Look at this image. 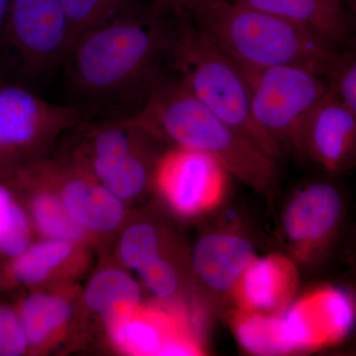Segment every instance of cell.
Listing matches in <instances>:
<instances>
[{
  "label": "cell",
  "mask_w": 356,
  "mask_h": 356,
  "mask_svg": "<svg viewBox=\"0 0 356 356\" xmlns=\"http://www.w3.org/2000/svg\"><path fill=\"white\" fill-rule=\"evenodd\" d=\"M31 220L0 177V254L10 259L31 245Z\"/></svg>",
  "instance_id": "22"
},
{
  "label": "cell",
  "mask_w": 356,
  "mask_h": 356,
  "mask_svg": "<svg viewBox=\"0 0 356 356\" xmlns=\"http://www.w3.org/2000/svg\"><path fill=\"white\" fill-rule=\"evenodd\" d=\"M27 339L29 353L47 346L72 317V304L49 293H33L15 306Z\"/></svg>",
  "instance_id": "18"
},
{
  "label": "cell",
  "mask_w": 356,
  "mask_h": 356,
  "mask_svg": "<svg viewBox=\"0 0 356 356\" xmlns=\"http://www.w3.org/2000/svg\"><path fill=\"white\" fill-rule=\"evenodd\" d=\"M165 1L178 8H191V7L198 6V4L209 1V0H165Z\"/></svg>",
  "instance_id": "28"
},
{
  "label": "cell",
  "mask_w": 356,
  "mask_h": 356,
  "mask_svg": "<svg viewBox=\"0 0 356 356\" xmlns=\"http://www.w3.org/2000/svg\"><path fill=\"white\" fill-rule=\"evenodd\" d=\"M329 83L332 90L356 114V47L341 53Z\"/></svg>",
  "instance_id": "26"
},
{
  "label": "cell",
  "mask_w": 356,
  "mask_h": 356,
  "mask_svg": "<svg viewBox=\"0 0 356 356\" xmlns=\"http://www.w3.org/2000/svg\"><path fill=\"white\" fill-rule=\"evenodd\" d=\"M140 288L125 271L117 268L104 269L89 281L84 300L91 311L103 318L130 311L140 304Z\"/></svg>",
  "instance_id": "20"
},
{
  "label": "cell",
  "mask_w": 356,
  "mask_h": 356,
  "mask_svg": "<svg viewBox=\"0 0 356 356\" xmlns=\"http://www.w3.org/2000/svg\"><path fill=\"white\" fill-rule=\"evenodd\" d=\"M353 321V301L343 290L330 286L309 290L278 315L283 355L311 353L339 343Z\"/></svg>",
  "instance_id": "11"
},
{
  "label": "cell",
  "mask_w": 356,
  "mask_h": 356,
  "mask_svg": "<svg viewBox=\"0 0 356 356\" xmlns=\"http://www.w3.org/2000/svg\"><path fill=\"white\" fill-rule=\"evenodd\" d=\"M29 353L15 307L0 304V356H22Z\"/></svg>",
  "instance_id": "27"
},
{
  "label": "cell",
  "mask_w": 356,
  "mask_h": 356,
  "mask_svg": "<svg viewBox=\"0 0 356 356\" xmlns=\"http://www.w3.org/2000/svg\"><path fill=\"white\" fill-rule=\"evenodd\" d=\"M86 116L79 107L49 102L27 84L0 76V175L37 161L58 134Z\"/></svg>",
  "instance_id": "7"
},
{
  "label": "cell",
  "mask_w": 356,
  "mask_h": 356,
  "mask_svg": "<svg viewBox=\"0 0 356 356\" xmlns=\"http://www.w3.org/2000/svg\"><path fill=\"white\" fill-rule=\"evenodd\" d=\"M147 0H60L74 41L79 35L109 21L145 13L154 6Z\"/></svg>",
  "instance_id": "21"
},
{
  "label": "cell",
  "mask_w": 356,
  "mask_h": 356,
  "mask_svg": "<svg viewBox=\"0 0 356 356\" xmlns=\"http://www.w3.org/2000/svg\"><path fill=\"white\" fill-rule=\"evenodd\" d=\"M128 117L154 140L209 154L231 177L267 200L273 198L275 159L211 111L175 74H163Z\"/></svg>",
  "instance_id": "2"
},
{
  "label": "cell",
  "mask_w": 356,
  "mask_h": 356,
  "mask_svg": "<svg viewBox=\"0 0 356 356\" xmlns=\"http://www.w3.org/2000/svg\"><path fill=\"white\" fill-rule=\"evenodd\" d=\"M255 257L254 243L248 236L235 229H217L196 243L192 269L211 295L229 299L236 282Z\"/></svg>",
  "instance_id": "15"
},
{
  "label": "cell",
  "mask_w": 356,
  "mask_h": 356,
  "mask_svg": "<svg viewBox=\"0 0 356 356\" xmlns=\"http://www.w3.org/2000/svg\"><path fill=\"white\" fill-rule=\"evenodd\" d=\"M343 201L332 184L315 182L293 194L282 214L283 238L298 264L318 261L341 227Z\"/></svg>",
  "instance_id": "12"
},
{
  "label": "cell",
  "mask_w": 356,
  "mask_h": 356,
  "mask_svg": "<svg viewBox=\"0 0 356 356\" xmlns=\"http://www.w3.org/2000/svg\"><path fill=\"white\" fill-rule=\"evenodd\" d=\"M229 173L209 154L173 147L159 156L154 184L166 204L179 216L212 212L228 195Z\"/></svg>",
  "instance_id": "10"
},
{
  "label": "cell",
  "mask_w": 356,
  "mask_h": 356,
  "mask_svg": "<svg viewBox=\"0 0 356 356\" xmlns=\"http://www.w3.org/2000/svg\"><path fill=\"white\" fill-rule=\"evenodd\" d=\"M119 254L124 266L139 271L163 252V238L159 229L149 222L129 227L120 241Z\"/></svg>",
  "instance_id": "24"
},
{
  "label": "cell",
  "mask_w": 356,
  "mask_h": 356,
  "mask_svg": "<svg viewBox=\"0 0 356 356\" xmlns=\"http://www.w3.org/2000/svg\"><path fill=\"white\" fill-rule=\"evenodd\" d=\"M243 74L257 125L281 149L287 147L303 156L307 123L330 91L329 77L295 65Z\"/></svg>",
  "instance_id": "6"
},
{
  "label": "cell",
  "mask_w": 356,
  "mask_h": 356,
  "mask_svg": "<svg viewBox=\"0 0 356 356\" xmlns=\"http://www.w3.org/2000/svg\"><path fill=\"white\" fill-rule=\"evenodd\" d=\"M303 156L331 173L341 172L355 161L356 114L331 88L307 123Z\"/></svg>",
  "instance_id": "14"
},
{
  "label": "cell",
  "mask_w": 356,
  "mask_h": 356,
  "mask_svg": "<svg viewBox=\"0 0 356 356\" xmlns=\"http://www.w3.org/2000/svg\"><path fill=\"white\" fill-rule=\"evenodd\" d=\"M74 247L76 243L54 238L31 243L22 254L8 259L2 270V280L20 286L38 285L72 257Z\"/></svg>",
  "instance_id": "19"
},
{
  "label": "cell",
  "mask_w": 356,
  "mask_h": 356,
  "mask_svg": "<svg viewBox=\"0 0 356 356\" xmlns=\"http://www.w3.org/2000/svg\"><path fill=\"white\" fill-rule=\"evenodd\" d=\"M170 28L168 65L196 97L218 117L275 161L283 149L252 116L250 88L234 60L211 42L184 11L161 4Z\"/></svg>",
  "instance_id": "4"
},
{
  "label": "cell",
  "mask_w": 356,
  "mask_h": 356,
  "mask_svg": "<svg viewBox=\"0 0 356 356\" xmlns=\"http://www.w3.org/2000/svg\"><path fill=\"white\" fill-rule=\"evenodd\" d=\"M299 283L298 264L290 255L257 257L236 282L229 301L238 313L280 314L296 298Z\"/></svg>",
  "instance_id": "13"
},
{
  "label": "cell",
  "mask_w": 356,
  "mask_h": 356,
  "mask_svg": "<svg viewBox=\"0 0 356 356\" xmlns=\"http://www.w3.org/2000/svg\"><path fill=\"white\" fill-rule=\"evenodd\" d=\"M170 28L156 2L145 13L122 16L79 35L65 58L67 91L76 107L91 110L122 100L144 102L168 65ZM139 105V106H140Z\"/></svg>",
  "instance_id": "1"
},
{
  "label": "cell",
  "mask_w": 356,
  "mask_h": 356,
  "mask_svg": "<svg viewBox=\"0 0 356 356\" xmlns=\"http://www.w3.org/2000/svg\"><path fill=\"white\" fill-rule=\"evenodd\" d=\"M13 0H0V35H1L3 26L6 24L7 14L10 8Z\"/></svg>",
  "instance_id": "29"
},
{
  "label": "cell",
  "mask_w": 356,
  "mask_h": 356,
  "mask_svg": "<svg viewBox=\"0 0 356 356\" xmlns=\"http://www.w3.org/2000/svg\"><path fill=\"white\" fill-rule=\"evenodd\" d=\"M60 195L77 224L88 233H107L121 224L125 215L123 200L100 184L79 165L74 170H58Z\"/></svg>",
  "instance_id": "17"
},
{
  "label": "cell",
  "mask_w": 356,
  "mask_h": 356,
  "mask_svg": "<svg viewBox=\"0 0 356 356\" xmlns=\"http://www.w3.org/2000/svg\"><path fill=\"white\" fill-rule=\"evenodd\" d=\"M145 286L161 302L177 301L182 277L175 262L159 255L138 271Z\"/></svg>",
  "instance_id": "25"
},
{
  "label": "cell",
  "mask_w": 356,
  "mask_h": 356,
  "mask_svg": "<svg viewBox=\"0 0 356 356\" xmlns=\"http://www.w3.org/2000/svg\"><path fill=\"white\" fill-rule=\"evenodd\" d=\"M178 9L243 72L295 65L329 77L343 53L298 26L232 0Z\"/></svg>",
  "instance_id": "3"
},
{
  "label": "cell",
  "mask_w": 356,
  "mask_h": 356,
  "mask_svg": "<svg viewBox=\"0 0 356 356\" xmlns=\"http://www.w3.org/2000/svg\"><path fill=\"white\" fill-rule=\"evenodd\" d=\"M74 43L60 0H13L0 35V63L11 72L7 79L27 84L63 67Z\"/></svg>",
  "instance_id": "5"
},
{
  "label": "cell",
  "mask_w": 356,
  "mask_h": 356,
  "mask_svg": "<svg viewBox=\"0 0 356 356\" xmlns=\"http://www.w3.org/2000/svg\"><path fill=\"white\" fill-rule=\"evenodd\" d=\"M105 320L110 339L126 355L188 356L205 353L189 311L177 301L163 306L136 307L111 314Z\"/></svg>",
  "instance_id": "9"
},
{
  "label": "cell",
  "mask_w": 356,
  "mask_h": 356,
  "mask_svg": "<svg viewBox=\"0 0 356 356\" xmlns=\"http://www.w3.org/2000/svg\"><path fill=\"white\" fill-rule=\"evenodd\" d=\"M278 315L266 314H232V327L238 344L250 355H283Z\"/></svg>",
  "instance_id": "23"
},
{
  "label": "cell",
  "mask_w": 356,
  "mask_h": 356,
  "mask_svg": "<svg viewBox=\"0 0 356 356\" xmlns=\"http://www.w3.org/2000/svg\"><path fill=\"white\" fill-rule=\"evenodd\" d=\"M313 33L337 50L350 48L353 20L346 0H232Z\"/></svg>",
  "instance_id": "16"
},
{
  "label": "cell",
  "mask_w": 356,
  "mask_h": 356,
  "mask_svg": "<svg viewBox=\"0 0 356 356\" xmlns=\"http://www.w3.org/2000/svg\"><path fill=\"white\" fill-rule=\"evenodd\" d=\"M86 128L79 165L121 200L140 195L154 177L147 146L154 138L128 116Z\"/></svg>",
  "instance_id": "8"
},
{
  "label": "cell",
  "mask_w": 356,
  "mask_h": 356,
  "mask_svg": "<svg viewBox=\"0 0 356 356\" xmlns=\"http://www.w3.org/2000/svg\"><path fill=\"white\" fill-rule=\"evenodd\" d=\"M348 8L350 9L351 15H353V20L356 24V0H346Z\"/></svg>",
  "instance_id": "30"
}]
</instances>
